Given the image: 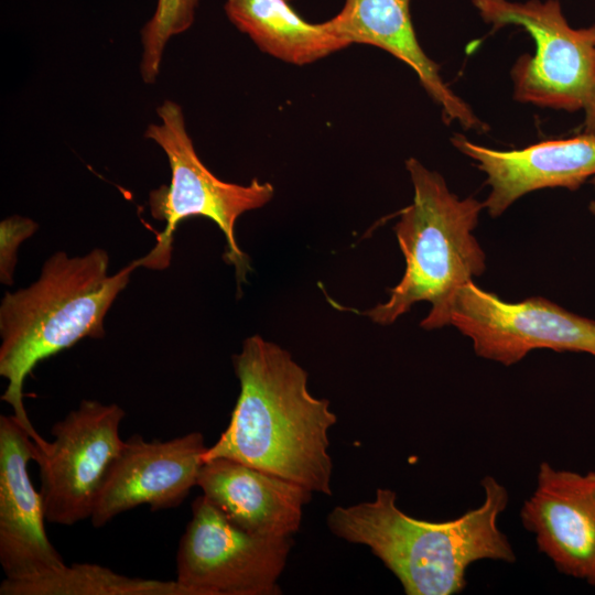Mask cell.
<instances>
[{
	"instance_id": "cell-16",
	"label": "cell",
	"mask_w": 595,
	"mask_h": 595,
	"mask_svg": "<svg viewBox=\"0 0 595 595\" xmlns=\"http://www.w3.org/2000/svg\"><path fill=\"white\" fill-rule=\"evenodd\" d=\"M228 20L262 52L293 65H307L350 44L328 21L304 20L289 0H226Z\"/></svg>"
},
{
	"instance_id": "cell-19",
	"label": "cell",
	"mask_w": 595,
	"mask_h": 595,
	"mask_svg": "<svg viewBox=\"0 0 595 595\" xmlns=\"http://www.w3.org/2000/svg\"><path fill=\"white\" fill-rule=\"evenodd\" d=\"M37 224L21 216H11L0 224V280L4 284L13 283L19 246L36 229Z\"/></svg>"
},
{
	"instance_id": "cell-14",
	"label": "cell",
	"mask_w": 595,
	"mask_h": 595,
	"mask_svg": "<svg viewBox=\"0 0 595 595\" xmlns=\"http://www.w3.org/2000/svg\"><path fill=\"white\" fill-rule=\"evenodd\" d=\"M411 0H345L340 11L327 20L332 29L351 44L381 48L405 63L436 102L446 123L484 132L488 126L443 80L439 65L420 45L413 28Z\"/></svg>"
},
{
	"instance_id": "cell-9",
	"label": "cell",
	"mask_w": 595,
	"mask_h": 595,
	"mask_svg": "<svg viewBox=\"0 0 595 595\" xmlns=\"http://www.w3.org/2000/svg\"><path fill=\"white\" fill-rule=\"evenodd\" d=\"M450 325L472 340L477 356L505 366L541 348L595 356V321L541 296L506 302L474 281L456 293Z\"/></svg>"
},
{
	"instance_id": "cell-13",
	"label": "cell",
	"mask_w": 595,
	"mask_h": 595,
	"mask_svg": "<svg viewBox=\"0 0 595 595\" xmlns=\"http://www.w3.org/2000/svg\"><path fill=\"white\" fill-rule=\"evenodd\" d=\"M453 145L486 174L489 194L484 202L496 218L517 199L537 190L564 187L576 191L595 177V134L550 139L519 150H496L454 134Z\"/></svg>"
},
{
	"instance_id": "cell-12",
	"label": "cell",
	"mask_w": 595,
	"mask_h": 595,
	"mask_svg": "<svg viewBox=\"0 0 595 595\" xmlns=\"http://www.w3.org/2000/svg\"><path fill=\"white\" fill-rule=\"evenodd\" d=\"M520 519L560 573L595 586L594 470L582 474L542 462Z\"/></svg>"
},
{
	"instance_id": "cell-2",
	"label": "cell",
	"mask_w": 595,
	"mask_h": 595,
	"mask_svg": "<svg viewBox=\"0 0 595 595\" xmlns=\"http://www.w3.org/2000/svg\"><path fill=\"white\" fill-rule=\"evenodd\" d=\"M480 485L482 505L452 520L413 518L398 507L393 490L378 488L370 501L333 508L326 523L337 538L368 547L407 595L459 594L473 563L516 562L513 548L497 524L509 502L508 490L489 475Z\"/></svg>"
},
{
	"instance_id": "cell-3",
	"label": "cell",
	"mask_w": 595,
	"mask_h": 595,
	"mask_svg": "<svg viewBox=\"0 0 595 595\" xmlns=\"http://www.w3.org/2000/svg\"><path fill=\"white\" fill-rule=\"evenodd\" d=\"M108 267L109 256L100 248L78 257L58 251L44 262L36 281L7 292L1 301L0 375L8 380L1 399L34 442L42 436L24 408L25 378L43 359L83 338L105 335V317L139 266L134 260L113 274Z\"/></svg>"
},
{
	"instance_id": "cell-6",
	"label": "cell",
	"mask_w": 595,
	"mask_h": 595,
	"mask_svg": "<svg viewBox=\"0 0 595 595\" xmlns=\"http://www.w3.org/2000/svg\"><path fill=\"white\" fill-rule=\"evenodd\" d=\"M497 31L522 28L532 37L533 55H522L510 75L513 98L570 112H584V132L595 134V26L574 29L559 0H473Z\"/></svg>"
},
{
	"instance_id": "cell-21",
	"label": "cell",
	"mask_w": 595,
	"mask_h": 595,
	"mask_svg": "<svg viewBox=\"0 0 595 595\" xmlns=\"http://www.w3.org/2000/svg\"><path fill=\"white\" fill-rule=\"evenodd\" d=\"M289 1H293V0H289Z\"/></svg>"
},
{
	"instance_id": "cell-10",
	"label": "cell",
	"mask_w": 595,
	"mask_h": 595,
	"mask_svg": "<svg viewBox=\"0 0 595 595\" xmlns=\"http://www.w3.org/2000/svg\"><path fill=\"white\" fill-rule=\"evenodd\" d=\"M206 448L197 431L167 441L132 435L107 473L89 519L91 524L104 527L141 505H149L152 511L177 507L197 486Z\"/></svg>"
},
{
	"instance_id": "cell-15",
	"label": "cell",
	"mask_w": 595,
	"mask_h": 595,
	"mask_svg": "<svg viewBox=\"0 0 595 595\" xmlns=\"http://www.w3.org/2000/svg\"><path fill=\"white\" fill-rule=\"evenodd\" d=\"M197 486L234 524L262 537H292L314 494L296 483L225 457L203 464Z\"/></svg>"
},
{
	"instance_id": "cell-11",
	"label": "cell",
	"mask_w": 595,
	"mask_h": 595,
	"mask_svg": "<svg viewBox=\"0 0 595 595\" xmlns=\"http://www.w3.org/2000/svg\"><path fill=\"white\" fill-rule=\"evenodd\" d=\"M34 441L13 415H0V563L4 580L23 581L65 565L51 543L41 491L34 488L28 462Z\"/></svg>"
},
{
	"instance_id": "cell-18",
	"label": "cell",
	"mask_w": 595,
	"mask_h": 595,
	"mask_svg": "<svg viewBox=\"0 0 595 595\" xmlns=\"http://www.w3.org/2000/svg\"><path fill=\"white\" fill-rule=\"evenodd\" d=\"M201 0H158L150 20L141 30L142 57L140 73L144 83L153 84L166 43L188 30Z\"/></svg>"
},
{
	"instance_id": "cell-8",
	"label": "cell",
	"mask_w": 595,
	"mask_h": 595,
	"mask_svg": "<svg viewBox=\"0 0 595 595\" xmlns=\"http://www.w3.org/2000/svg\"><path fill=\"white\" fill-rule=\"evenodd\" d=\"M125 410L116 403L83 400L51 429L53 440L34 442L46 520L73 526L90 519L107 473L125 441Z\"/></svg>"
},
{
	"instance_id": "cell-17",
	"label": "cell",
	"mask_w": 595,
	"mask_h": 595,
	"mask_svg": "<svg viewBox=\"0 0 595 595\" xmlns=\"http://www.w3.org/2000/svg\"><path fill=\"white\" fill-rule=\"evenodd\" d=\"M0 595H190V592L176 580L130 577L98 564L74 563L34 578L3 580Z\"/></svg>"
},
{
	"instance_id": "cell-4",
	"label": "cell",
	"mask_w": 595,
	"mask_h": 595,
	"mask_svg": "<svg viewBox=\"0 0 595 595\" xmlns=\"http://www.w3.org/2000/svg\"><path fill=\"white\" fill-rule=\"evenodd\" d=\"M413 199L399 212L393 230L405 259L398 284L389 299L364 312L374 323L390 325L418 302L431 309L421 322L425 329L451 323L458 290L486 270V257L474 236L484 203L459 198L441 174L414 158L405 161Z\"/></svg>"
},
{
	"instance_id": "cell-7",
	"label": "cell",
	"mask_w": 595,
	"mask_h": 595,
	"mask_svg": "<svg viewBox=\"0 0 595 595\" xmlns=\"http://www.w3.org/2000/svg\"><path fill=\"white\" fill-rule=\"evenodd\" d=\"M292 545L238 528L202 495L180 539L176 581L190 595H278Z\"/></svg>"
},
{
	"instance_id": "cell-5",
	"label": "cell",
	"mask_w": 595,
	"mask_h": 595,
	"mask_svg": "<svg viewBox=\"0 0 595 595\" xmlns=\"http://www.w3.org/2000/svg\"><path fill=\"white\" fill-rule=\"evenodd\" d=\"M156 112L161 122L149 125L144 137L165 152L171 181L150 192L149 207L152 217L164 221L165 227L150 252L137 260L138 266L152 270L167 268L177 225L186 218L201 216L213 220L223 231L226 239L224 260L235 267L238 283L245 282L250 266L236 240V221L244 213L268 204L274 195L273 185L257 178L247 185L219 180L197 155L181 106L165 100Z\"/></svg>"
},
{
	"instance_id": "cell-1",
	"label": "cell",
	"mask_w": 595,
	"mask_h": 595,
	"mask_svg": "<svg viewBox=\"0 0 595 595\" xmlns=\"http://www.w3.org/2000/svg\"><path fill=\"white\" fill-rule=\"evenodd\" d=\"M232 366L240 392L204 463L229 458L332 496L328 431L337 416L328 400L309 391L306 370L260 335L244 340Z\"/></svg>"
},
{
	"instance_id": "cell-20",
	"label": "cell",
	"mask_w": 595,
	"mask_h": 595,
	"mask_svg": "<svg viewBox=\"0 0 595 595\" xmlns=\"http://www.w3.org/2000/svg\"><path fill=\"white\" fill-rule=\"evenodd\" d=\"M592 183L595 184V177H593ZM589 212L595 216V201L589 203Z\"/></svg>"
}]
</instances>
